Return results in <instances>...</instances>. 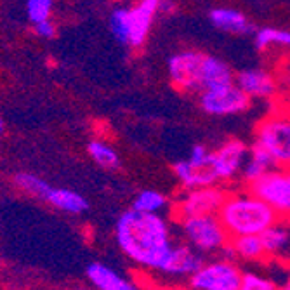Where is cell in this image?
<instances>
[{
    "label": "cell",
    "mask_w": 290,
    "mask_h": 290,
    "mask_svg": "<svg viewBox=\"0 0 290 290\" xmlns=\"http://www.w3.org/2000/svg\"><path fill=\"white\" fill-rule=\"evenodd\" d=\"M115 238L123 256L132 264L157 274L164 268L174 245L172 226L165 215L139 212L136 208L118 218Z\"/></svg>",
    "instance_id": "cell-1"
},
{
    "label": "cell",
    "mask_w": 290,
    "mask_h": 290,
    "mask_svg": "<svg viewBox=\"0 0 290 290\" xmlns=\"http://www.w3.org/2000/svg\"><path fill=\"white\" fill-rule=\"evenodd\" d=\"M235 84L252 99H269L276 94V80L268 69L249 68L235 75Z\"/></svg>",
    "instance_id": "cell-14"
},
{
    "label": "cell",
    "mask_w": 290,
    "mask_h": 290,
    "mask_svg": "<svg viewBox=\"0 0 290 290\" xmlns=\"http://www.w3.org/2000/svg\"><path fill=\"white\" fill-rule=\"evenodd\" d=\"M254 142L271 155L278 167H290V111H274L262 118Z\"/></svg>",
    "instance_id": "cell-5"
},
{
    "label": "cell",
    "mask_w": 290,
    "mask_h": 290,
    "mask_svg": "<svg viewBox=\"0 0 290 290\" xmlns=\"http://www.w3.org/2000/svg\"><path fill=\"white\" fill-rule=\"evenodd\" d=\"M205 262V256L189 243H174L167 256L164 268L160 269V276L172 278L177 281H188L189 276Z\"/></svg>",
    "instance_id": "cell-12"
},
{
    "label": "cell",
    "mask_w": 290,
    "mask_h": 290,
    "mask_svg": "<svg viewBox=\"0 0 290 290\" xmlns=\"http://www.w3.org/2000/svg\"><path fill=\"white\" fill-rule=\"evenodd\" d=\"M87 278L94 287L101 290H132L136 288V283L129 278L122 276L115 269L108 268L101 262H92L87 266Z\"/></svg>",
    "instance_id": "cell-18"
},
{
    "label": "cell",
    "mask_w": 290,
    "mask_h": 290,
    "mask_svg": "<svg viewBox=\"0 0 290 290\" xmlns=\"http://www.w3.org/2000/svg\"><path fill=\"white\" fill-rule=\"evenodd\" d=\"M169 207V198L157 189H142L132 202V208L150 214H162Z\"/></svg>",
    "instance_id": "cell-22"
},
{
    "label": "cell",
    "mask_w": 290,
    "mask_h": 290,
    "mask_svg": "<svg viewBox=\"0 0 290 290\" xmlns=\"http://www.w3.org/2000/svg\"><path fill=\"white\" fill-rule=\"evenodd\" d=\"M87 150H89V155L92 157V160L104 169H117L120 165L118 153L115 152L110 144H106V142L91 141L87 146Z\"/></svg>",
    "instance_id": "cell-24"
},
{
    "label": "cell",
    "mask_w": 290,
    "mask_h": 290,
    "mask_svg": "<svg viewBox=\"0 0 290 290\" xmlns=\"http://www.w3.org/2000/svg\"><path fill=\"white\" fill-rule=\"evenodd\" d=\"M207 54L198 51H179L167 61L169 79L184 92H202V71Z\"/></svg>",
    "instance_id": "cell-10"
},
{
    "label": "cell",
    "mask_w": 290,
    "mask_h": 290,
    "mask_svg": "<svg viewBox=\"0 0 290 290\" xmlns=\"http://www.w3.org/2000/svg\"><path fill=\"white\" fill-rule=\"evenodd\" d=\"M245 188L268 202L280 218H290V167L273 169Z\"/></svg>",
    "instance_id": "cell-9"
},
{
    "label": "cell",
    "mask_w": 290,
    "mask_h": 290,
    "mask_svg": "<svg viewBox=\"0 0 290 290\" xmlns=\"http://www.w3.org/2000/svg\"><path fill=\"white\" fill-rule=\"evenodd\" d=\"M283 288H288L290 290V271L287 274V280H285V283H283Z\"/></svg>",
    "instance_id": "cell-31"
},
{
    "label": "cell",
    "mask_w": 290,
    "mask_h": 290,
    "mask_svg": "<svg viewBox=\"0 0 290 290\" xmlns=\"http://www.w3.org/2000/svg\"><path fill=\"white\" fill-rule=\"evenodd\" d=\"M242 290H274L280 288L278 281L273 276L259 271H243L242 273Z\"/></svg>",
    "instance_id": "cell-25"
},
{
    "label": "cell",
    "mask_w": 290,
    "mask_h": 290,
    "mask_svg": "<svg viewBox=\"0 0 290 290\" xmlns=\"http://www.w3.org/2000/svg\"><path fill=\"white\" fill-rule=\"evenodd\" d=\"M256 47L261 51H266L269 47H290V32L283 28H273V26L257 30Z\"/></svg>",
    "instance_id": "cell-23"
},
{
    "label": "cell",
    "mask_w": 290,
    "mask_h": 290,
    "mask_svg": "<svg viewBox=\"0 0 290 290\" xmlns=\"http://www.w3.org/2000/svg\"><path fill=\"white\" fill-rule=\"evenodd\" d=\"M266 261L290 266V218H280L261 233Z\"/></svg>",
    "instance_id": "cell-13"
},
{
    "label": "cell",
    "mask_w": 290,
    "mask_h": 290,
    "mask_svg": "<svg viewBox=\"0 0 290 290\" xmlns=\"http://www.w3.org/2000/svg\"><path fill=\"white\" fill-rule=\"evenodd\" d=\"M249 148L243 141L238 139H228L218 150L210 153V162L215 174L219 177V183L230 184L237 177L242 176L243 165L249 157Z\"/></svg>",
    "instance_id": "cell-11"
},
{
    "label": "cell",
    "mask_w": 290,
    "mask_h": 290,
    "mask_svg": "<svg viewBox=\"0 0 290 290\" xmlns=\"http://www.w3.org/2000/svg\"><path fill=\"white\" fill-rule=\"evenodd\" d=\"M0 130H2V122H0Z\"/></svg>",
    "instance_id": "cell-32"
},
{
    "label": "cell",
    "mask_w": 290,
    "mask_h": 290,
    "mask_svg": "<svg viewBox=\"0 0 290 290\" xmlns=\"http://www.w3.org/2000/svg\"><path fill=\"white\" fill-rule=\"evenodd\" d=\"M242 273L233 257L221 256L205 261L189 276L186 285L195 290H238L242 287Z\"/></svg>",
    "instance_id": "cell-6"
},
{
    "label": "cell",
    "mask_w": 290,
    "mask_h": 290,
    "mask_svg": "<svg viewBox=\"0 0 290 290\" xmlns=\"http://www.w3.org/2000/svg\"><path fill=\"white\" fill-rule=\"evenodd\" d=\"M226 196L228 191L219 184L184 189V193L176 200V203L172 207L174 221L193 218V215L219 214Z\"/></svg>",
    "instance_id": "cell-7"
},
{
    "label": "cell",
    "mask_w": 290,
    "mask_h": 290,
    "mask_svg": "<svg viewBox=\"0 0 290 290\" xmlns=\"http://www.w3.org/2000/svg\"><path fill=\"white\" fill-rule=\"evenodd\" d=\"M47 200L52 205H56L61 210L71 212V214H82L89 208L87 200L82 195L75 191H69V189H52L49 193Z\"/></svg>",
    "instance_id": "cell-21"
},
{
    "label": "cell",
    "mask_w": 290,
    "mask_h": 290,
    "mask_svg": "<svg viewBox=\"0 0 290 290\" xmlns=\"http://www.w3.org/2000/svg\"><path fill=\"white\" fill-rule=\"evenodd\" d=\"M278 164L274 162V158L266 152L264 148H261L256 142H252L249 148V157L245 160L242 171V181L245 186L252 184L254 181L261 179L262 176H266L268 172H271L273 169H276Z\"/></svg>",
    "instance_id": "cell-17"
},
{
    "label": "cell",
    "mask_w": 290,
    "mask_h": 290,
    "mask_svg": "<svg viewBox=\"0 0 290 290\" xmlns=\"http://www.w3.org/2000/svg\"><path fill=\"white\" fill-rule=\"evenodd\" d=\"M26 7H28L30 19L37 25V23H40L49 18V13H51V7H52V0H28Z\"/></svg>",
    "instance_id": "cell-27"
},
{
    "label": "cell",
    "mask_w": 290,
    "mask_h": 290,
    "mask_svg": "<svg viewBox=\"0 0 290 290\" xmlns=\"http://www.w3.org/2000/svg\"><path fill=\"white\" fill-rule=\"evenodd\" d=\"M16 183L23 189H26V191L32 193V195L44 196V198H47L49 193L52 191V188L49 186L45 181H42L40 177H37V176H32V174H18Z\"/></svg>",
    "instance_id": "cell-26"
},
{
    "label": "cell",
    "mask_w": 290,
    "mask_h": 290,
    "mask_svg": "<svg viewBox=\"0 0 290 290\" xmlns=\"http://www.w3.org/2000/svg\"><path fill=\"white\" fill-rule=\"evenodd\" d=\"M208 18L215 28L226 33L243 35L252 30V25L245 14L238 9H233V7H215L210 11Z\"/></svg>",
    "instance_id": "cell-19"
},
{
    "label": "cell",
    "mask_w": 290,
    "mask_h": 290,
    "mask_svg": "<svg viewBox=\"0 0 290 290\" xmlns=\"http://www.w3.org/2000/svg\"><path fill=\"white\" fill-rule=\"evenodd\" d=\"M172 171L176 179L179 181V184L184 189L219 184V177L215 174L214 167H212V162H208V164H196V162H191L189 158H186V160L176 162Z\"/></svg>",
    "instance_id": "cell-15"
},
{
    "label": "cell",
    "mask_w": 290,
    "mask_h": 290,
    "mask_svg": "<svg viewBox=\"0 0 290 290\" xmlns=\"http://www.w3.org/2000/svg\"><path fill=\"white\" fill-rule=\"evenodd\" d=\"M210 150L203 144H195L189 152V160L191 162H196V164H208L210 162Z\"/></svg>",
    "instance_id": "cell-28"
},
{
    "label": "cell",
    "mask_w": 290,
    "mask_h": 290,
    "mask_svg": "<svg viewBox=\"0 0 290 290\" xmlns=\"http://www.w3.org/2000/svg\"><path fill=\"white\" fill-rule=\"evenodd\" d=\"M231 82H235V75L231 71V68L223 59L207 54L202 71V92L207 91V89L221 87Z\"/></svg>",
    "instance_id": "cell-20"
},
{
    "label": "cell",
    "mask_w": 290,
    "mask_h": 290,
    "mask_svg": "<svg viewBox=\"0 0 290 290\" xmlns=\"http://www.w3.org/2000/svg\"><path fill=\"white\" fill-rule=\"evenodd\" d=\"M218 215L231 238L242 235H261L266 228L280 219L271 205L249 188L228 193Z\"/></svg>",
    "instance_id": "cell-2"
},
{
    "label": "cell",
    "mask_w": 290,
    "mask_h": 290,
    "mask_svg": "<svg viewBox=\"0 0 290 290\" xmlns=\"http://www.w3.org/2000/svg\"><path fill=\"white\" fill-rule=\"evenodd\" d=\"M160 0H137L132 7H118L110 16V30L122 45L139 49L144 45L157 14Z\"/></svg>",
    "instance_id": "cell-3"
},
{
    "label": "cell",
    "mask_w": 290,
    "mask_h": 290,
    "mask_svg": "<svg viewBox=\"0 0 290 290\" xmlns=\"http://www.w3.org/2000/svg\"><path fill=\"white\" fill-rule=\"evenodd\" d=\"M250 103H252V98L245 94L235 82L200 92V106L205 113L212 117L240 115L249 110Z\"/></svg>",
    "instance_id": "cell-8"
},
{
    "label": "cell",
    "mask_w": 290,
    "mask_h": 290,
    "mask_svg": "<svg viewBox=\"0 0 290 290\" xmlns=\"http://www.w3.org/2000/svg\"><path fill=\"white\" fill-rule=\"evenodd\" d=\"M181 231L184 242L195 247L203 256L223 254L230 245V233L226 231L218 214L193 215L174 221Z\"/></svg>",
    "instance_id": "cell-4"
},
{
    "label": "cell",
    "mask_w": 290,
    "mask_h": 290,
    "mask_svg": "<svg viewBox=\"0 0 290 290\" xmlns=\"http://www.w3.org/2000/svg\"><path fill=\"white\" fill-rule=\"evenodd\" d=\"M54 25L49 23V19H44V21L37 23V33L42 35V37H54Z\"/></svg>",
    "instance_id": "cell-29"
},
{
    "label": "cell",
    "mask_w": 290,
    "mask_h": 290,
    "mask_svg": "<svg viewBox=\"0 0 290 290\" xmlns=\"http://www.w3.org/2000/svg\"><path fill=\"white\" fill-rule=\"evenodd\" d=\"M223 256L240 259L245 262H264L266 250L261 235H242L230 240V245L223 252Z\"/></svg>",
    "instance_id": "cell-16"
},
{
    "label": "cell",
    "mask_w": 290,
    "mask_h": 290,
    "mask_svg": "<svg viewBox=\"0 0 290 290\" xmlns=\"http://www.w3.org/2000/svg\"><path fill=\"white\" fill-rule=\"evenodd\" d=\"M176 11V4L172 0H160V13L171 14Z\"/></svg>",
    "instance_id": "cell-30"
}]
</instances>
